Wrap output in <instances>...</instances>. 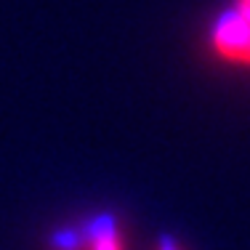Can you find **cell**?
I'll list each match as a JSON object with an SVG mask.
<instances>
[{
	"mask_svg": "<svg viewBox=\"0 0 250 250\" xmlns=\"http://www.w3.org/2000/svg\"><path fill=\"white\" fill-rule=\"evenodd\" d=\"M208 45L213 56L224 64L250 69V21L231 5L213 19Z\"/></svg>",
	"mask_w": 250,
	"mask_h": 250,
	"instance_id": "obj_1",
	"label": "cell"
},
{
	"mask_svg": "<svg viewBox=\"0 0 250 250\" xmlns=\"http://www.w3.org/2000/svg\"><path fill=\"white\" fill-rule=\"evenodd\" d=\"M88 250H125L123 226L112 213H99L83 224Z\"/></svg>",
	"mask_w": 250,
	"mask_h": 250,
	"instance_id": "obj_2",
	"label": "cell"
},
{
	"mask_svg": "<svg viewBox=\"0 0 250 250\" xmlns=\"http://www.w3.org/2000/svg\"><path fill=\"white\" fill-rule=\"evenodd\" d=\"M45 250H88L83 226H62L48 237Z\"/></svg>",
	"mask_w": 250,
	"mask_h": 250,
	"instance_id": "obj_3",
	"label": "cell"
}]
</instances>
